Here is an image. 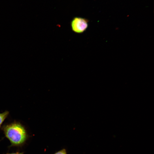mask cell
I'll list each match as a JSON object with an SVG mask.
<instances>
[{
  "label": "cell",
  "mask_w": 154,
  "mask_h": 154,
  "mask_svg": "<svg viewBox=\"0 0 154 154\" xmlns=\"http://www.w3.org/2000/svg\"><path fill=\"white\" fill-rule=\"evenodd\" d=\"M53 154H67V153L66 149H63L56 152Z\"/></svg>",
  "instance_id": "obj_4"
},
{
  "label": "cell",
  "mask_w": 154,
  "mask_h": 154,
  "mask_svg": "<svg viewBox=\"0 0 154 154\" xmlns=\"http://www.w3.org/2000/svg\"><path fill=\"white\" fill-rule=\"evenodd\" d=\"M5 137L11 145L19 146L23 144L27 138L24 127L19 122H14L4 126L3 128Z\"/></svg>",
  "instance_id": "obj_1"
},
{
  "label": "cell",
  "mask_w": 154,
  "mask_h": 154,
  "mask_svg": "<svg viewBox=\"0 0 154 154\" xmlns=\"http://www.w3.org/2000/svg\"><path fill=\"white\" fill-rule=\"evenodd\" d=\"M88 20L86 19L78 17H74L71 23L72 31L77 33H82L87 29Z\"/></svg>",
  "instance_id": "obj_2"
},
{
  "label": "cell",
  "mask_w": 154,
  "mask_h": 154,
  "mask_svg": "<svg viewBox=\"0 0 154 154\" xmlns=\"http://www.w3.org/2000/svg\"><path fill=\"white\" fill-rule=\"evenodd\" d=\"M6 154H23V153L16 152L15 153H7Z\"/></svg>",
  "instance_id": "obj_5"
},
{
  "label": "cell",
  "mask_w": 154,
  "mask_h": 154,
  "mask_svg": "<svg viewBox=\"0 0 154 154\" xmlns=\"http://www.w3.org/2000/svg\"><path fill=\"white\" fill-rule=\"evenodd\" d=\"M9 112L7 111H5L2 113H0V127L2 124L7 117Z\"/></svg>",
  "instance_id": "obj_3"
}]
</instances>
